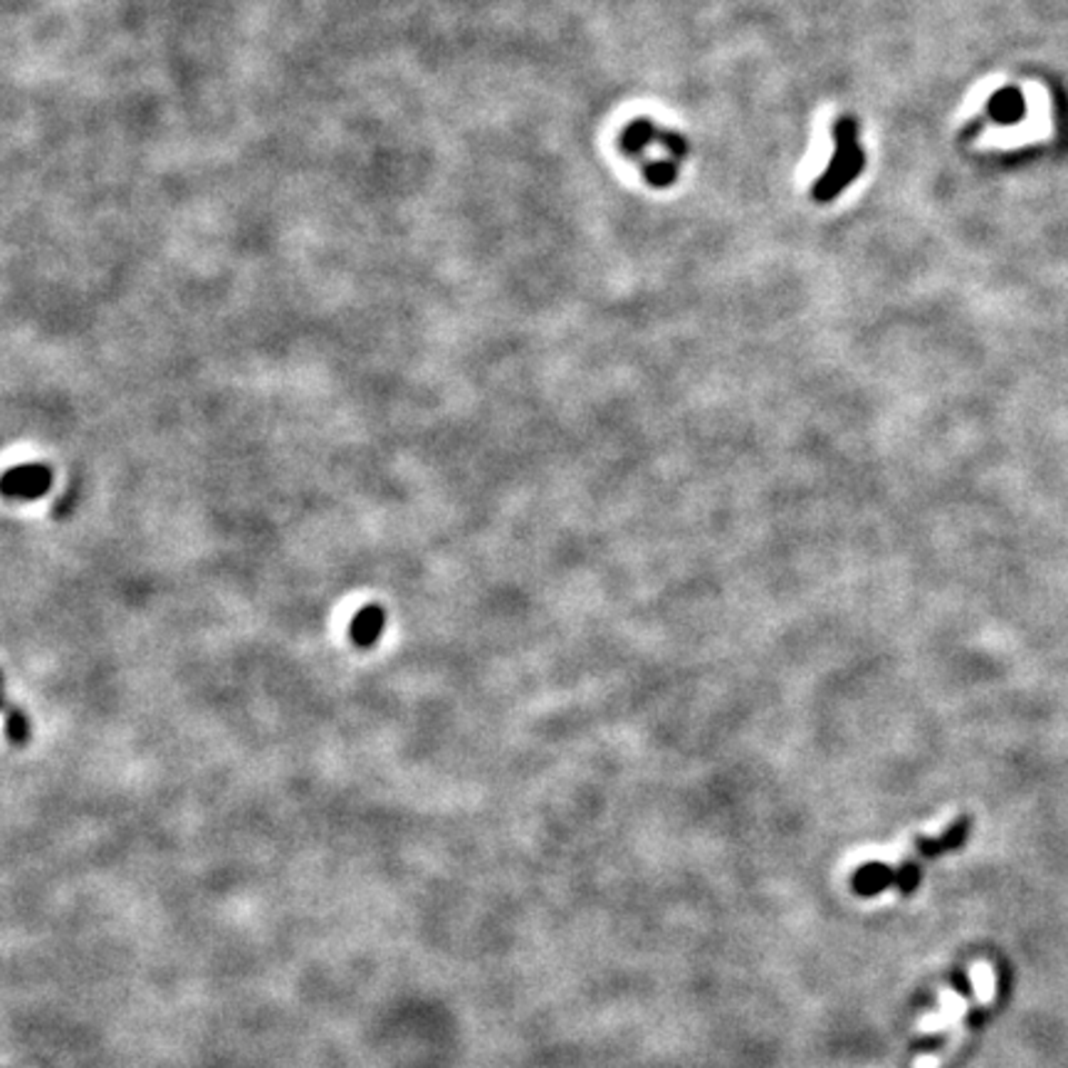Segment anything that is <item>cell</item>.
I'll return each mask as SVG.
<instances>
[{
    "label": "cell",
    "instance_id": "obj_1",
    "mask_svg": "<svg viewBox=\"0 0 1068 1068\" xmlns=\"http://www.w3.org/2000/svg\"><path fill=\"white\" fill-rule=\"evenodd\" d=\"M970 829H972V819L967 817V814H962V817H957L940 836H935V839H930V836H920V839H916L910 856L902 858L898 866L866 864L858 868L851 878V888L858 896H878L888 888H898L902 896H910L920 884L922 866L965 846L967 836H970Z\"/></svg>",
    "mask_w": 1068,
    "mask_h": 1068
},
{
    "label": "cell",
    "instance_id": "obj_6",
    "mask_svg": "<svg viewBox=\"0 0 1068 1068\" xmlns=\"http://www.w3.org/2000/svg\"><path fill=\"white\" fill-rule=\"evenodd\" d=\"M40 476H48L46 470H40V468H26L23 472H13L10 476V480H18V490L20 495H26V498H32V492H38V490H46L48 486V478H42Z\"/></svg>",
    "mask_w": 1068,
    "mask_h": 1068
},
{
    "label": "cell",
    "instance_id": "obj_5",
    "mask_svg": "<svg viewBox=\"0 0 1068 1068\" xmlns=\"http://www.w3.org/2000/svg\"><path fill=\"white\" fill-rule=\"evenodd\" d=\"M646 181L656 186V189H666V186L670 183H676V176H678V167H676V159H666V161H653V163H646Z\"/></svg>",
    "mask_w": 1068,
    "mask_h": 1068
},
{
    "label": "cell",
    "instance_id": "obj_3",
    "mask_svg": "<svg viewBox=\"0 0 1068 1068\" xmlns=\"http://www.w3.org/2000/svg\"><path fill=\"white\" fill-rule=\"evenodd\" d=\"M1024 114H1027V99H1024L1021 90L1017 87H1005V90L995 92L987 102V117L997 124H1019Z\"/></svg>",
    "mask_w": 1068,
    "mask_h": 1068
},
{
    "label": "cell",
    "instance_id": "obj_4",
    "mask_svg": "<svg viewBox=\"0 0 1068 1068\" xmlns=\"http://www.w3.org/2000/svg\"><path fill=\"white\" fill-rule=\"evenodd\" d=\"M658 127L648 122V119H636L629 127L623 129L621 134V149L626 153H641L651 141H656Z\"/></svg>",
    "mask_w": 1068,
    "mask_h": 1068
},
{
    "label": "cell",
    "instance_id": "obj_7",
    "mask_svg": "<svg viewBox=\"0 0 1068 1068\" xmlns=\"http://www.w3.org/2000/svg\"><path fill=\"white\" fill-rule=\"evenodd\" d=\"M379 623H381V613L373 611V609H367L355 621V638H357V641L369 643L373 636H379Z\"/></svg>",
    "mask_w": 1068,
    "mask_h": 1068
},
{
    "label": "cell",
    "instance_id": "obj_2",
    "mask_svg": "<svg viewBox=\"0 0 1068 1068\" xmlns=\"http://www.w3.org/2000/svg\"><path fill=\"white\" fill-rule=\"evenodd\" d=\"M834 157L829 161V167L819 176V181L814 183L811 196L814 201L829 203L839 196L844 189L858 179V173L866 167V153L858 147V124L854 117H841L839 122L834 124Z\"/></svg>",
    "mask_w": 1068,
    "mask_h": 1068
}]
</instances>
